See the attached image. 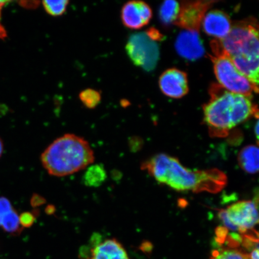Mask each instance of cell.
<instances>
[{"instance_id": "5b68a950", "label": "cell", "mask_w": 259, "mask_h": 259, "mask_svg": "<svg viewBox=\"0 0 259 259\" xmlns=\"http://www.w3.org/2000/svg\"><path fill=\"white\" fill-rule=\"evenodd\" d=\"M213 56H210L219 85L230 92L252 97L258 89L236 69L231 58L225 53L220 40L210 42Z\"/></svg>"}, {"instance_id": "52a82bcc", "label": "cell", "mask_w": 259, "mask_h": 259, "mask_svg": "<svg viewBox=\"0 0 259 259\" xmlns=\"http://www.w3.org/2000/svg\"><path fill=\"white\" fill-rule=\"evenodd\" d=\"M130 58L136 66L147 72L153 71L159 59V47L147 31L131 35L125 47Z\"/></svg>"}, {"instance_id": "7a4b0ae2", "label": "cell", "mask_w": 259, "mask_h": 259, "mask_svg": "<svg viewBox=\"0 0 259 259\" xmlns=\"http://www.w3.org/2000/svg\"><path fill=\"white\" fill-rule=\"evenodd\" d=\"M210 99L203 106L204 121L210 134L224 137L231 130L251 116L258 115L251 97L229 92L219 84H213L209 90Z\"/></svg>"}, {"instance_id": "44dd1931", "label": "cell", "mask_w": 259, "mask_h": 259, "mask_svg": "<svg viewBox=\"0 0 259 259\" xmlns=\"http://www.w3.org/2000/svg\"><path fill=\"white\" fill-rule=\"evenodd\" d=\"M35 221L34 212H24L19 215V222L22 228H30Z\"/></svg>"}, {"instance_id": "9a60e30c", "label": "cell", "mask_w": 259, "mask_h": 259, "mask_svg": "<svg viewBox=\"0 0 259 259\" xmlns=\"http://www.w3.org/2000/svg\"><path fill=\"white\" fill-rule=\"evenodd\" d=\"M83 176V182L87 187H98L106 180L107 173L101 164H91Z\"/></svg>"}, {"instance_id": "2e32d148", "label": "cell", "mask_w": 259, "mask_h": 259, "mask_svg": "<svg viewBox=\"0 0 259 259\" xmlns=\"http://www.w3.org/2000/svg\"><path fill=\"white\" fill-rule=\"evenodd\" d=\"M180 10V3L175 0H167L162 3L159 10V18L162 24L168 26L176 23Z\"/></svg>"}, {"instance_id": "8fae6325", "label": "cell", "mask_w": 259, "mask_h": 259, "mask_svg": "<svg viewBox=\"0 0 259 259\" xmlns=\"http://www.w3.org/2000/svg\"><path fill=\"white\" fill-rule=\"evenodd\" d=\"M159 86L164 95L174 99L186 96L189 90L187 74L174 68L162 73Z\"/></svg>"}, {"instance_id": "d4e9b609", "label": "cell", "mask_w": 259, "mask_h": 259, "mask_svg": "<svg viewBox=\"0 0 259 259\" xmlns=\"http://www.w3.org/2000/svg\"><path fill=\"white\" fill-rule=\"evenodd\" d=\"M250 259H258V247H255L249 254Z\"/></svg>"}, {"instance_id": "83f0119b", "label": "cell", "mask_w": 259, "mask_h": 259, "mask_svg": "<svg viewBox=\"0 0 259 259\" xmlns=\"http://www.w3.org/2000/svg\"><path fill=\"white\" fill-rule=\"evenodd\" d=\"M3 151H4V145H3V142L1 138H0V157H2Z\"/></svg>"}, {"instance_id": "cb8c5ba5", "label": "cell", "mask_w": 259, "mask_h": 259, "mask_svg": "<svg viewBox=\"0 0 259 259\" xmlns=\"http://www.w3.org/2000/svg\"><path fill=\"white\" fill-rule=\"evenodd\" d=\"M8 2H0V20H1V12L2 9L6 5ZM6 35V31L5 29L3 28L1 24H0V38H4Z\"/></svg>"}, {"instance_id": "7402d4cb", "label": "cell", "mask_w": 259, "mask_h": 259, "mask_svg": "<svg viewBox=\"0 0 259 259\" xmlns=\"http://www.w3.org/2000/svg\"><path fill=\"white\" fill-rule=\"evenodd\" d=\"M12 209L13 207L9 200L6 197H0V216H5Z\"/></svg>"}, {"instance_id": "3957f363", "label": "cell", "mask_w": 259, "mask_h": 259, "mask_svg": "<svg viewBox=\"0 0 259 259\" xmlns=\"http://www.w3.org/2000/svg\"><path fill=\"white\" fill-rule=\"evenodd\" d=\"M95 153L89 142L74 134L58 138L41 154L42 165L52 176H70L86 169L95 161Z\"/></svg>"}, {"instance_id": "4fadbf2b", "label": "cell", "mask_w": 259, "mask_h": 259, "mask_svg": "<svg viewBox=\"0 0 259 259\" xmlns=\"http://www.w3.org/2000/svg\"><path fill=\"white\" fill-rule=\"evenodd\" d=\"M202 28L205 33L222 40L229 34L232 23L228 14L219 10H213L205 14L203 19Z\"/></svg>"}, {"instance_id": "e0dca14e", "label": "cell", "mask_w": 259, "mask_h": 259, "mask_svg": "<svg viewBox=\"0 0 259 259\" xmlns=\"http://www.w3.org/2000/svg\"><path fill=\"white\" fill-rule=\"evenodd\" d=\"M1 226L5 231L12 235H19L23 229L19 222V215L14 208L3 217Z\"/></svg>"}, {"instance_id": "30bf717a", "label": "cell", "mask_w": 259, "mask_h": 259, "mask_svg": "<svg viewBox=\"0 0 259 259\" xmlns=\"http://www.w3.org/2000/svg\"><path fill=\"white\" fill-rule=\"evenodd\" d=\"M152 10L147 3L142 1L128 2L121 9L123 24L131 29H140L150 21Z\"/></svg>"}, {"instance_id": "484cf974", "label": "cell", "mask_w": 259, "mask_h": 259, "mask_svg": "<svg viewBox=\"0 0 259 259\" xmlns=\"http://www.w3.org/2000/svg\"><path fill=\"white\" fill-rule=\"evenodd\" d=\"M45 211L47 213V214L51 215L53 214L56 211V208L53 205H49L47 207Z\"/></svg>"}, {"instance_id": "7c38bea8", "label": "cell", "mask_w": 259, "mask_h": 259, "mask_svg": "<svg viewBox=\"0 0 259 259\" xmlns=\"http://www.w3.org/2000/svg\"><path fill=\"white\" fill-rule=\"evenodd\" d=\"M176 48L180 56L191 61L199 59L205 54V48L199 31L181 32L177 38Z\"/></svg>"}, {"instance_id": "ffe728a7", "label": "cell", "mask_w": 259, "mask_h": 259, "mask_svg": "<svg viewBox=\"0 0 259 259\" xmlns=\"http://www.w3.org/2000/svg\"><path fill=\"white\" fill-rule=\"evenodd\" d=\"M69 1L60 0V1H44L42 4L48 15L53 16H59L66 12Z\"/></svg>"}, {"instance_id": "603a6c76", "label": "cell", "mask_w": 259, "mask_h": 259, "mask_svg": "<svg viewBox=\"0 0 259 259\" xmlns=\"http://www.w3.org/2000/svg\"><path fill=\"white\" fill-rule=\"evenodd\" d=\"M46 202V200L45 199L44 197L38 195L37 194H34L32 196L30 203L31 205L33 208L40 206Z\"/></svg>"}, {"instance_id": "ac0fdd59", "label": "cell", "mask_w": 259, "mask_h": 259, "mask_svg": "<svg viewBox=\"0 0 259 259\" xmlns=\"http://www.w3.org/2000/svg\"><path fill=\"white\" fill-rule=\"evenodd\" d=\"M210 259H250L249 254L238 249L224 248L213 251Z\"/></svg>"}, {"instance_id": "5bb4252c", "label": "cell", "mask_w": 259, "mask_h": 259, "mask_svg": "<svg viewBox=\"0 0 259 259\" xmlns=\"http://www.w3.org/2000/svg\"><path fill=\"white\" fill-rule=\"evenodd\" d=\"M239 164L248 174L257 173L259 168V150L257 146L248 145L239 154Z\"/></svg>"}, {"instance_id": "4316f807", "label": "cell", "mask_w": 259, "mask_h": 259, "mask_svg": "<svg viewBox=\"0 0 259 259\" xmlns=\"http://www.w3.org/2000/svg\"><path fill=\"white\" fill-rule=\"evenodd\" d=\"M254 132L255 134V137H256L257 141L258 140V121H257L256 122V124H255V127L254 128Z\"/></svg>"}, {"instance_id": "d6986e66", "label": "cell", "mask_w": 259, "mask_h": 259, "mask_svg": "<svg viewBox=\"0 0 259 259\" xmlns=\"http://www.w3.org/2000/svg\"><path fill=\"white\" fill-rule=\"evenodd\" d=\"M81 102L87 108L94 109L101 102V94L96 90L86 89L79 94Z\"/></svg>"}, {"instance_id": "8992f818", "label": "cell", "mask_w": 259, "mask_h": 259, "mask_svg": "<svg viewBox=\"0 0 259 259\" xmlns=\"http://www.w3.org/2000/svg\"><path fill=\"white\" fill-rule=\"evenodd\" d=\"M226 228L244 234L258 223L257 200L236 202L219 213Z\"/></svg>"}, {"instance_id": "277c9868", "label": "cell", "mask_w": 259, "mask_h": 259, "mask_svg": "<svg viewBox=\"0 0 259 259\" xmlns=\"http://www.w3.org/2000/svg\"><path fill=\"white\" fill-rule=\"evenodd\" d=\"M258 25L256 19H246L232 24L231 31L220 40L236 69L258 88Z\"/></svg>"}, {"instance_id": "6da1fadb", "label": "cell", "mask_w": 259, "mask_h": 259, "mask_svg": "<svg viewBox=\"0 0 259 259\" xmlns=\"http://www.w3.org/2000/svg\"><path fill=\"white\" fill-rule=\"evenodd\" d=\"M158 183L177 191L216 193L225 187L227 178L218 169L193 170L184 167L177 158L159 154L142 165Z\"/></svg>"}, {"instance_id": "ba28073f", "label": "cell", "mask_w": 259, "mask_h": 259, "mask_svg": "<svg viewBox=\"0 0 259 259\" xmlns=\"http://www.w3.org/2000/svg\"><path fill=\"white\" fill-rule=\"evenodd\" d=\"M214 3L215 2L212 1L183 2L175 24L186 30L199 31L204 16Z\"/></svg>"}, {"instance_id": "9c48e42d", "label": "cell", "mask_w": 259, "mask_h": 259, "mask_svg": "<svg viewBox=\"0 0 259 259\" xmlns=\"http://www.w3.org/2000/svg\"><path fill=\"white\" fill-rule=\"evenodd\" d=\"M80 259H131L121 243L108 239L93 244L92 248L81 251Z\"/></svg>"}]
</instances>
